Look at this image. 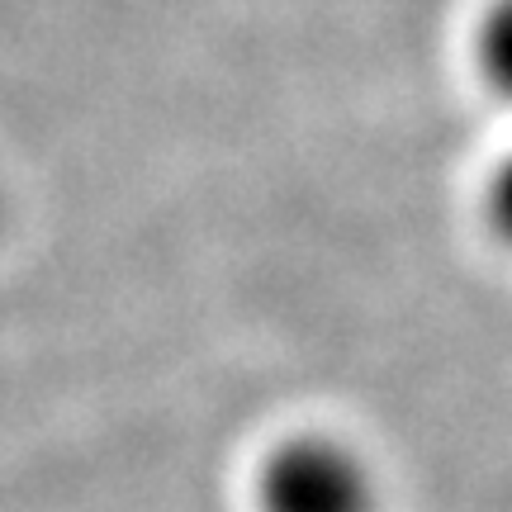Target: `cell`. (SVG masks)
<instances>
[{"instance_id":"6da1fadb","label":"cell","mask_w":512,"mask_h":512,"mask_svg":"<svg viewBox=\"0 0 512 512\" xmlns=\"http://www.w3.org/2000/svg\"><path fill=\"white\" fill-rule=\"evenodd\" d=\"M266 512H366V475L332 446H290L266 470Z\"/></svg>"}]
</instances>
